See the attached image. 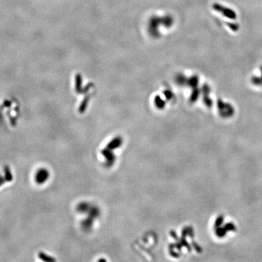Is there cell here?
<instances>
[{
	"label": "cell",
	"mask_w": 262,
	"mask_h": 262,
	"mask_svg": "<svg viewBox=\"0 0 262 262\" xmlns=\"http://www.w3.org/2000/svg\"><path fill=\"white\" fill-rule=\"evenodd\" d=\"M47 178H48V172L47 171H45V170H41V171H39L37 173L36 179L38 183L42 184L45 181V180L47 179Z\"/></svg>",
	"instance_id": "obj_1"
},
{
	"label": "cell",
	"mask_w": 262,
	"mask_h": 262,
	"mask_svg": "<svg viewBox=\"0 0 262 262\" xmlns=\"http://www.w3.org/2000/svg\"><path fill=\"white\" fill-rule=\"evenodd\" d=\"M121 143L122 141L120 138H116V139H114L112 142L109 143V145H108V148L110 149H114L115 148H117V147H120Z\"/></svg>",
	"instance_id": "obj_2"
}]
</instances>
